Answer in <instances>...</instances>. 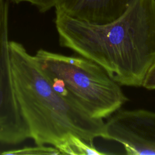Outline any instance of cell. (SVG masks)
<instances>
[{
    "mask_svg": "<svg viewBox=\"0 0 155 155\" xmlns=\"http://www.w3.org/2000/svg\"><path fill=\"white\" fill-rule=\"evenodd\" d=\"M31 139L13 85L8 50L0 61V142L17 144Z\"/></svg>",
    "mask_w": 155,
    "mask_h": 155,
    "instance_id": "obj_5",
    "label": "cell"
},
{
    "mask_svg": "<svg viewBox=\"0 0 155 155\" xmlns=\"http://www.w3.org/2000/svg\"><path fill=\"white\" fill-rule=\"evenodd\" d=\"M8 5L5 0H0V61L8 50Z\"/></svg>",
    "mask_w": 155,
    "mask_h": 155,
    "instance_id": "obj_8",
    "label": "cell"
},
{
    "mask_svg": "<svg viewBox=\"0 0 155 155\" xmlns=\"http://www.w3.org/2000/svg\"><path fill=\"white\" fill-rule=\"evenodd\" d=\"M9 55L15 96L36 145L54 147L64 154L72 135L91 145L94 139L104 138L103 119L91 117L56 92L35 56L16 41L9 42Z\"/></svg>",
    "mask_w": 155,
    "mask_h": 155,
    "instance_id": "obj_2",
    "label": "cell"
},
{
    "mask_svg": "<svg viewBox=\"0 0 155 155\" xmlns=\"http://www.w3.org/2000/svg\"><path fill=\"white\" fill-rule=\"evenodd\" d=\"M134 0H56L54 8L73 18L96 24L120 16Z\"/></svg>",
    "mask_w": 155,
    "mask_h": 155,
    "instance_id": "obj_6",
    "label": "cell"
},
{
    "mask_svg": "<svg viewBox=\"0 0 155 155\" xmlns=\"http://www.w3.org/2000/svg\"><path fill=\"white\" fill-rule=\"evenodd\" d=\"M15 2H26L35 5L42 12H45L53 7H54L56 0H11Z\"/></svg>",
    "mask_w": 155,
    "mask_h": 155,
    "instance_id": "obj_10",
    "label": "cell"
},
{
    "mask_svg": "<svg viewBox=\"0 0 155 155\" xmlns=\"http://www.w3.org/2000/svg\"><path fill=\"white\" fill-rule=\"evenodd\" d=\"M59 44L100 65L120 85L142 87L155 62V0H134L104 24L56 10Z\"/></svg>",
    "mask_w": 155,
    "mask_h": 155,
    "instance_id": "obj_1",
    "label": "cell"
},
{
    "mask_svg": "<svg viewBox=\"0 0 155 155\" xmlns=\"http://www.w3.org/2000/svg\"><path fill=\"white\" fill-rule=\"evenodd\" d=\"M101 152L80 137L72 135L67 143L64 154L72 155H102Z\"/></svg>",
    "mask_w": 155,
    "mask_h": 155,
    "instance_id": "obj_7",
    "label": "cell"
},
{
    "mask_svg": "<svg viewBox=\"0 0 155 155\" xmlns=\"http://www.w3.org/2000/svg\"><path fill=\"white\" fill-rule=\"evenodd\" d=\"M104 139L122 144L127 154H155V112L120 110L104 122Z\"/></svg>",
    "mask_w": 155,
    "mask_h": 155,
    "instance_id": "obj_4",
    "label": "cell"
},
{
    "mask_svg": "<svg viewBox=\"0 0 155 155\" xmlns=\"http://www.w3.org/2000/svg\"><path fill=\"white\" fill-rule=\"evenodd\" d=\"M142 87L148 90H155V62L147 72Z\"/></svg>",
    "mask_w": 155,
    "mask_h": 155,
    "instance_id": "obj_11",
    "label": "cell"
},
{
    "mask_svg": "<svg viewBox=\"0 0 155 155\" xmlns=\"http://www.w3.org/2000/svg\"><path fill=\"white\" fill-rule=\"evenodd\" d=\"M35 56L50 76L63 81L71 99L93 118L110 116L128 100L120 85L90 59L42 49Z\"/></svg>",
    "mask_w": 155,
    "mask_h": 155,
    "instance_id": "obj_3",
    "label": "cell"
},
{
    "mask_svg": "<svg viewBox=\"0 0 155 155\" xmlns=\"http://www.w3.org/2000/svg\"><path fill=\"white\" fill-rule=\"evenodd\" d=\"M2 154H61L58 149L52 146L38 145L4 151Z\"/></svg>",
    "mask_w": 155,
    "mask_h": 155,
    "instance_id": "obj_9",
    "label": "cell"
}]
</instances>
